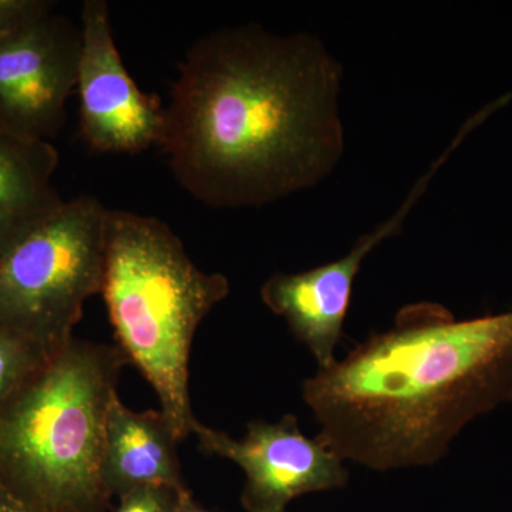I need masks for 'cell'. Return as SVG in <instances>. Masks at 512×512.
I'll use <instances>...</instances> for the list:
<instances>
[{
  "label": "cell",
  "instance_id": "cell-1",
  "mask_svg": "<svg viewBox=\"0 0 512 512\" xmlns=\"http://www.w3.org/2000/svg\"><path fill=\"white\" fill-rule=\"evenodd\" d=\"M343 67L311 33L215 30L188 50L160 147L212 208L261 207L325 180L345 151Z\"/></svg>",
  "mask_w": 512,
  "mask_h": 512
},
{
  "label": "cell",
  "instance_id": "cell-2",
  "mask_svg": "<svg viewBox=\"0 0 512 512\" xmlns=\"http://www.w3.org/2000/svg\"><path fill=\"white\" fill-rule=\"evenodd\" d=\"M318 437L377 471L439 463L477 417L512 403V311L458 320L417 302L305 380Z\"/></svg>",
  "mask_w": 512,
  "mask_h": 512
},
{
  "label": "cell",
  "instance_id": "cell-3",
  "mask_svg": "<svg viewBox=\"0 0 512 512\" xmlns=\"http://www.w3.org/2000/svg\"><path fill=\"white\" fill-rule=\"evenodd\" d=\"M120 349L73 338L0 403V483L30 512H104L107 413Z\"/></svg>",
  "mask_w": 512,
  "mask_h": 512
},
{
  "label": "cell",
  "instance_id": "cell-4",
  "mask_svg": "<svg viewBox=\"0 0 512 512\" xmlns=\"http://www.w3.org/2000/svg\"><path fill=\"white\" fill-rule=\"evenodd\" d=\"M100 293L121 353L153 386L184 441L198 421L190 399L192 342L229 295L227 276L198 268L164 221L109 208Z\"/></svg>",
  "mask_w": 512,
  "mask_h": 512
},
{
  "label": "cell",
  "instance_id": "cell-5",
  "mask_svg": "<svg viewBox=\"0 0 512 512\" xmlns=\"http://www.w3.org/2000/svg\"><path fill=\"white\" fill-rule=\"evenodd\" d=\"M107 211L90 195L64 201L0 261V325L50 356L72 342L103 284Z\"/></svg>",
  "mask_w": 512,
  "mask_h": 512
},
{
  "label": "cell",
  "instance_id": "cell-6",
  "mask_svg": "<svg viewBox=\"0 0 512 512\" xmlns=\"http://www.w3.org/2000/svg\"><path fill=\"white\" fill-rule=\"evenodd\" d=\"M80 52L82 29L55 12L0 37V130L52 143L66 123Z\"/></svg>",
  "mask_w": 512,
  "mask_h": 512
},
{
  "label": "cell",
  "instance_id": "cell-7",
  "mask_svg": "<svg viewBox=\"0 0 512 512\" xmlns=\"http://www.w3.org/2000/svg\"><path fill=\"white\" fill-rule=\"evenodd\" d=\"M192 434L204 453L227 458L244 471L241 503L247 512H286L301 495L338 490L349 483L346 461L319 437H306L293 414L276 423L251 421L239 440L200 421Z\"/></svg>",
  "mask_w": 512,
  "mask_h": 512
},
{
  "label": "cell",
  "instance_id": "cell-8",
  "mask_svg": "<svg viewBox=\"0 0 512 512\" xmlns=\"http://www.w3.org/2000/svg\"><path fill=\"white\" fill-rule=\"evenodd\" d=\"M82 52L76 90L80 137L93 151L136 154L160 146L165 106L144 93L127 72L111 29L109 5L86 0L82 8Z\"/></svg>",
  "mask_w": 512,
  "mask_h": 512
},
{
  "label": "cell",
  "instance_id": "cell-9",
  "mask_svg": "<svg viewBox=\"0 0 512 512\" xmlns=\"http://www.w3.org/2000/svg\"><path fill=\"white\" fill-rule=\"evenodd\" d=\"M360 266L348 254L298 274L279 272L262 285L266 308L285 320L295 339L311 350L319 369L336 362Z\"/></svg>",
  "mask_w": 512,
  "mask_h": 512
},
{
  "label": "cell",
  "instance_id": "cell-10",
  "mask_svg": "<svg viewBox=\"0 0 512 512\" xmlns=\"http://www.w3.org/2000/svg\"><path fill=\"white\" fill-rule=\"evenodd\" d=\"M173 426L158 410L137 413L114 397L104 431L101 480L110 498L146 487L187 491Z\"/></svg>",
  "mask_w": 512,
  "mask_h": 512
},
{
  "label": "cell",
  "instance_id": "cell-11",
  "mask_svg": "<svg viewBox=\"0 0 512 512\" xmlns=\"http://www.w3.org/2000/svg\"><path fill=\"white\" fill-rule=\"evenodd\" d=\"M59 153L49 141L0 130V261L63 205L53 184Z\"/></svg>",
  "mask_w": 512,
  "mask_h": 512
},
{
  "label": "cell",
  "instance_id": "cell-12",
  "mask_svg": "<svg viewBox=\"0 0 512 512\" xmlns=\"http://www.w3.org/2000/svg\"><path fill=\"white\" fill-rule=\"evenodd\" d=\"M49 357V353L32 340L0 325V403L5 402Z\"/></svg>",
  "mask_w": 512,
  "mask_h": 512
},
{
  "label": "cell",
  "instance_id": "cell-13",
  "mask_svg": "<svg viewBox=\"0 0 512 512\" xmlns=\"http://www.w3.org/2000/svg\"><path fill=\"white\" fill-rule=\"evenodd\" d=\"M188 491L171 487L138 488L120 497L114 512H173Z\"/></svg>",
  "mask_w": 512,
  "mask_h": 512
},
{
  "label": "cell",
  "instance_id": "cell-14",
  "mask_svg": "<svg viewBox=\"0 0 512 512\" xmlns=\"http://www.w3.org/2000/svg\"><path fill=\"white\" fill-rule=\"evenodd\" d=\"M49 0H0V37L53 12Z\"/></svg>",
  "mask_w": 512,
  "mask_h": 512
},
{
  "label": "cell",
  "instance_id": "cell-15",
  "mask_svg": "<svg viewBox=\"0 0 512 512\" xmlns=\"http://www.w3.org/2000/svg\"><path fill=\"white\" fill-rule=\"evenodd\" d=\"M0 512H30L16 495L10 493L8 488L0 483Z\"/></svg>",
  "mask_w": 512,
  "mask_h": 512
},
{
  "label": "cell",
  "instance_id": "cell-16",
  "mask_svg": "<svg viewBox=\"0 0 512 512\" xmlns=\"http://www.w3.org/2000/svg\"><path fill=\"white\" fill-rule=\"evenodd\" d=\"M173 512H211L205 510L204 507H201L200 504L195 503L194 498H192L191 491L183 494L181 497L180 503L177 504L175 510Z\"/></svg>",
  "mask_w": 512,
  "mask_h": 512
}]
</instances>
